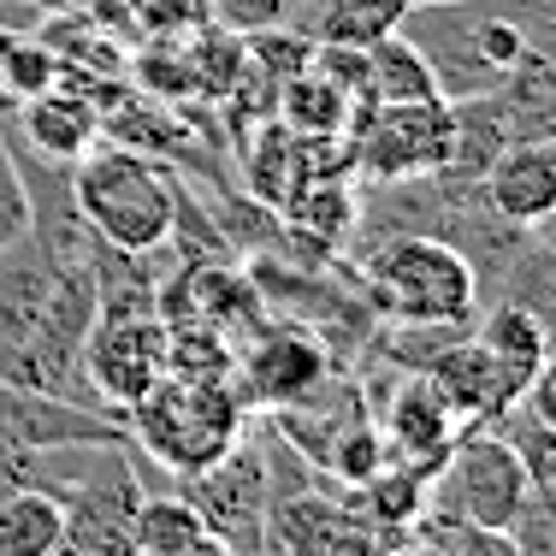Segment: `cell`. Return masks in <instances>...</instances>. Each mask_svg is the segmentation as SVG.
Instances as JSON below:
<instances>
[{"label": "cell", "instance_id": "6da1fadb", "mask_svg": "<svg viewBox=\"0 0 556 556\" xmlns=\"http://www.w3.org/2000/svg\"><path fill=\"white\" fill-rule=\"evenodd\" d=\"M403 36L432 65L444 101L497 96L503 77L527 60V24L497 0H420L403 12Z\"/></svg>", "mask_w": 556, "mask_h": 556}, {"label": "cell", "instance_id": "7a4b0ae2", "mask_svg": "<svg viewBox=\"0 0 556 556\" xmlns=\"http://www.w3.org/2000/svg\"><path fill=\"white\" fill-rule=\"evenodd\" d=\"M367 302L396 326H462L480 308V267L439 231H396L362 267Z\"/></svg>", "mask_w": 556, "mask_h": 556}, {"label": "cell", "instance_id": "3957f363", "mask_svg": "<svg viewBox=\"0 0 556 556\" xmlns=\"http://www.w3.org/2000/svg\"><path fill=\"white\" fill-rule=\"evenodd\" d=\"M72 195L89 231L130 255H154L172 243V219H178V184L161 178V161L118 142H96L84 161L72 166Z\"/></svg>", "mask_w": 556, "mask_h": 556}, {"label": "cell", "instance_id": "277c9868", "mask_svg": "<svg viewBox=\"0 0 556 556\" xmlns=\"http://www.w3.org/2000/svg\"><path fill=\"white\" fill-rule=\"evenodd\" d=\"M243 396L237 379L219 386H195V379H161L149 396L125 408V432L142 456H154L166 473H195L219 462L225 450L243 439Z\"/></svg>", "mask_w": 556, "mask_h": 556}, {"label": "cell", "instance_id": "5b68a950", "mask_svg": "<svg viewBox=\"0 0 556 556\" xmlns=\"http://www.w3.org/2000/svg\"><path fill=\"white\" fill-rule=\"evenodd\" d=\"M350 130V161L374 184H415L450 172L456 154V101H367L362 96V125Z\"/></svg>", "mask_w": 556, "mask_h": 556}, {"label": "cell", "instance_id": "8992f818", "mask_svg": "<svg viewBox=\"0 0 556 556\" xmlns=\"http://www.w3.org/2000/svg\"><path fill=\"white\" fill-rule=\"evenodd\" d=\"M444 509L450 521L462 527H503V533H515V521H521L527 509V468L521 456H515V444L503 439V432H456V444L444 450Z\"/></svg>", "mask_w": 556, "mask_h": 556}, {"label": "cell", "instance_id": "52a82bcc", "mask_svg": "<svg viewBox=\"0 0 556 556\" xmlns=\"http://www.w3.org/2000/svg\"><path fill=\"white\" fill-rule=\"evenodd\" d=\"M166 338H172V326L161 314H118V320L89 326L84 379L108 403V415L125 420V408L166 379Z\"/></svg>", "mask_w": 556, "mask_h": 556}, {"label": "cell", "instance_id": "ba28073f", "mask_svg": "<svg viewBox=\"0 0 556 556\" xmlns=\"http://www.w3.org/2000/svg\"><path fill=\"white\" fill-rule=\"evenodd\" d=\"M101 439H125V420L84 408L60 391L42 386H7L0 379V450L7 456H30V450H60V444H101Z\"/></svg>", "mask_w": 556, "mask_h": 556}, {"label": "cell", "instance_id": "9c48e42d", "mask_svg": "<svg viewBox=\"0 0 556 556\" xmlns=\"http://www.w3.org/2000/svg\"><path fill=\"white\" fill-rule=\"evenodd\" d=\"M332 374V355H326L320 338L296 332V326H278V332L267 338H249L243 355H237V396L255 408H267V415H278V408L302 403L320 379Z\"/></svg>", "mask_w": 556, "mask_h": 556}, {"label": "cell", "instance_id": "30bf717a", "mask_svg": "<svg viewBox=\"0 0 556 556\" xmlns=\"http://www.w3.org/2000/svg\"><path fill=\"white\" fill-rule=\"evenodd\" d=\"M480 202L492 207L503 225L533 231L556 207V137H515L492 154L480 172Z\"/></svg>", "mask_w": 556, "mask_h": 556}, {"label": "cell", "instance_id": "8fae6325", "mask_svg": "<svg viewBox=\"0 0 556 556\" xmlns=\"http://www.w3.org/2000/svg\"><path fill=\"white\" fill-rule=\"evenodd\" d=\"M60 278L65 273L42 255V243H36L30 231L0 243V343H12V350H24V355L36 350V338L54 320Z\"/></svg>", "mask_w": 556, "mask_h": 556}, {"label": "cell", "instance_id": "7c38bea8", "mask_svg": "<svg viewBox=\"0 0 556 556\" xmlns=\"http://www.w3.org/2000/svg\"><path fill=\"white\" fill-rule=\"evenodd\" d=\"M427 386L444 396L450 420H456V432H473V427H492L503 408H515L509 386H503V374L492 367V355L480 350L473 338H450L439 355H432L427 367Z\"/></svg>", "mask_w": 556, "mask_h": 556}, {"label": "cell", "instance_id": "4fadbf2b", "mask_svg": "<svg viewBox=\"0 0 556 556\" xmlns=\"http://www.w3.org/2000/svg\"><path fill=\"white\" fill-rule=\"evenodd\" d=\"M12 130H24L30 154H42V161H54V166H77L101 142V108L84 89L72 96V84H54V89H42V96L18 101V125Z\"/></svg>", "mask_w": 556, "mask_h": 556}, {"label": "cell", "instance_id": "5bb4252c", "mask_svg": "<svg viewBox=\"0 0 556 556\" xmlns=\"http://www.w3.org/2000/svg\"><path fill=\"white\" fill-rule=\"evenodd\" d=\"M379 432H386V456L396 462H444V450L456 444V420H450L444 396L427 386V374L396 386Z\"/></svg>", "mask_w": 556, "mask_h": 556}, {"label": "cell", "instance_id": "9a60e30c", "mask_svg": "<svg viewBox=\"0 0 556 556\" xmlns=\"http://www.w3.org/2000/svg\"><path fill=\"white\" fill-rule=\"evenodd\" d=\"M473 343L492 355V367L503 374L509 396H521L527 379L539 374V362L551 355V332L521 308V302H497V308H485L480 326H473Z\"/></svg>", "mask_w": 556, "mask_h": 556}, {"label": "cell", "instance_id": "2e32d148", "mask_svg": "<svg viewBox=\"0 0 556 556\" xmlns=\"http://www.w3.org/2000/svg\"><path fill=\"white\" fill-rule=\"evenodd\" d=\"M350 108L355 96L350 89H338L326 72H296L278 84V125L296 130V137H338L343 125H350Z\"/></svg>", "mask_w": 556, "mask_h": 556}, {"label": "cell", "instance_id": "e0dca14e", "mask_svg": "<svg viewBox=\"0 0 556 556\" xmlns=\"http://www.w3.org/2000/svg\"><path fill=\"white\" fill-rule=\"evenodd\" d=\"M65 539V509L42 485H18L0 503V556H54Z\"/></svg>", "mask_w": 556, "mask_h": 556}, {"label": "cell", "instance_id": "ac0fdd59", "mask_svg": "<svg viewBox=\"0 0 556 556\" xmlns=\"http://www.w3.org/2000/svg\"><path fill=\"white\" fill-rule=\"evenodd\" d=\"M432 96H439L432 65L420 60V48L403 30L379 36L367 48V101H432Z\"/></svg>", "mask_w": 556, "mask_h": 556}, {"label": "cell", "instance_id": "d6986e66", "mask_svg": "<svg viewBox=\"0 0 556 556\" xmlns=\"http://www.w3.org/2000/svg\"><path fill=\"white\" fill-rule=\"evenodd\" d=\"M202 533H207V521L195 515V503L184 492H142L137 515H130V545L142 556H178Z\"/></svg>", "mask_w": 556, "mask_h": 556}, {"label": "cell", "instance_id": "ffe728a7", "mask_svg": "<svg viewBox=\"0 0 556 556\" xmlns=\"http://www.w3.org/2000/svg\"><path fill=\"white\" fill-rule=\"evenodd\" d=\"M408 0H326L314 42H338V48H374L379 36L403 30Z\"/></svg>", "mask_w": 556, "mask_h": 556}, {"label": "cell", "instance_id": "44dd1931", "mask_svg": "<svg viewBox=\"0 0 556 556\" xmlns=\"http://www.w3.org/2000/svg\"><path fill=\"white\" fill-rule=\"evenodd\" d=\"M497 427H503V439L515 444V456H521L527 485H533V492H556V427L551 420H533V415H521V408H503Z\"/></svg>", "mask_w": 556, "mask_h": 556}, {"label": "cell", "instance_id": "7402d4cb", "mask_svg": "<svg viewBox=\"0 0 556 556\" xmlns=\"http://www.w3.org/2000/svg\"><path fill=\"white\" fill-rule=\"evenodd\" d=\"M30 231V195H24V172L18 154H12V125L0 113V243Z\"/></svg>", "mask_w": 556, "mask_h": 556}, {"label": "cell", "instance_id": "603a6c76", "mask_svg": "<svg viewBox=\"0 0 556 556\" xmlns=\"http://www.w3.org/2000/svg\"><path fill=\"white\" fill-rule=\"evenodd\" d=\"M290 0H207V18L219 24L225 36H249V30H267V24L285 18Z\"/></svg>", "mask_w": 556, "mask_h": 556}, {"label": "cell", "instance_id": "cb8c5ba5", "mask_svg": "<svg viewBox=\"0 0 556 556\" xmlns=\"http://www.w3.org/2000/svg\"><path fill=\"white\" fill-rule=\"evenodd\" d=\"M515 408H521V415H533V420H551V427H556V350L545 355V362H539V374L527 379V391L515 396Z\"/></svg>", "mask_w": 556, "mask_h": 556}, {"label": "cell", "instance_id": "d4e9b609", "mask_svg": "<svg viewBox=\"0 0 556 556\" xmlns=\"http://www.w3.org/2000/svg\"><path fill=\"white\" fill-rule=\"evenodd\" d=\"M450 551H456V556H527L509 533H503V527H462V521H456Z\"/></svg>", "mask_w": 556, "mask_h": 556}, {"label": "cell", "instance_id": "484cf974", "mask_svg": "<svg viewBox=\"0 0 556 556\" xmlns=\"http://www.w3.org/2000/svg\"><path fill=\"white\" fill-rule=\"evenodd\" d=\"M0 379H7V386H42L36 367H30V355L12 350V343H0Z\"/></svg>", "mask_w": 556, "mask_h": 556}, {"label": "cell", "instance_id": "4316f807", "mask_svg": "<svg viewBox=\"0 0 556 556\" xmlns=\"http://www.w3.org/2000/svg\"><path fill=\"white\" fill-rule=\"evenodd\" d=\"M178 556H237L231 545H225V539L219 533H202V539H195V545H184Z\"/></svg>", "mask_w": 556, "mask_h": 556}, {"label": "cell", "instance_id": "83f0119b", "mask_svg": "<svg viewBox=\"0 0 556 556\" xmlns=\"http://www.w3.org/2000/svg\"><path fill=\"white\" fill-rule=\"evenodd\" d=\"M533 243H539V249H545V255L556 261V207H551V214L533 225Z\"/></svg>", "mask_w": 556, "mask_h": 556}, {"label": "cell", "instance_id": "f1b7e54d", "mask_svg": "<svg viewBox=\"0 0 556 556\" xmlns=\"http://www.w3.org/2000/svg\"><path fill=\"white\" fill-rule=\"evenodd\" d=\"M24 7H36V12H72V0H24Z\"/></svg>", "mask_w": 556, "mask_h": 556}, {"label": "cell", "instance_id": "f546056e", "mask_svg": "<svg viewBox=\"0 0 556 556\" xmlns=\"http://www.w3.org/2000/svg\"><path fill=\"white\" fill-rule=\"evenodd\" d=\"M18 485H24V480H18V473H7V468H0V503H7L12 492H18Z\"/></svg>", "mask_w": 556, "mask_h": 556}, {"label": "cell", "instance_id": "4dcf8cb0", "mask_svg": "<svg viewBox=\"0 0 556 556\" xmlns=\"http://www.w3.org/2000/svg\"><path fill=\"white\" fill-rule=\"evenodd\" d=\"M0 468H7V473H18V480H24V462H18V456H7V450H0Z\"/></svg>", "mask_w": 556, "mask_h": 556}, {"label": "cell", "instance_id": "1f68e13d", "mask_svg": "<svg viewBox=\"0 0 556 556\" xmlns=\"http://www.w3.org/2000/svg\"><path fill=\"white\" fill-rule=\"evenodd\" d=\"M408 7H420V0H408Z\"/></svg>", "mask_w": 556, "mask_h": 556}]
</instances>
